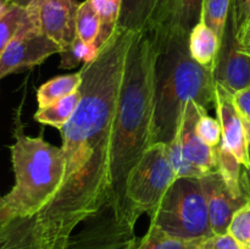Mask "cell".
<instances>
[{
	"mask_svg": "<svg viewBox=\"0 0 250 249\" xmlns=\"http://www.w3.org/2000/svg\"><path fill=\"white\" fill-rule=\"evenodd\" d=\"M81 100L80 89L45 107H41L34 114V120L43 124L61 129L72 117Z\"/></svg>",
	"mask_w": 250,
	"mask_h": 249,
	"instance_id": "obj_20",
	"label": "cell"
},
{
	"mask_svg": "<svg viewBox=\"0 0 250 249\" xmlns=\"http://www.w3.org/2000/svg\"><path fill=\"white\" fill-rule=\"evenodd\" d=\"M244 127H246V134H247V151H248V159L250 164V122L248 120L243 119Z\"/></svg>",
	"mask_w": 250,
	"mask_h": 249,
	"instance_id": "obj_35",
	"label": "cell"
},
{
	"mask_svg": "<svg viewBox=\"0 0 250 249\" xmlns=\"http://www.w3.org/2000/svg\"><path fill=\"white\" fill-rule=\"evenodd\" d=\"M41 1V0H6L5 2L7 4H15V5H19V6H23L27 7L32 4H36V2Z\"/></svg>",
	"mask_w": 250,
	"mask_h": 249,
	"instance_id": "obj_34",
	"label": "cell"
},
{
	"mask_svg": "<svg viewBox=\"0 0 250 249\" xmlns=\"http://www.w3.org/2000/svg\"><path fill=\"white\" fill-rule=\"evenodd\" d=\"M197 133L205 144L215 146L221 141V124L217 119L209 116L208 111H203L197 122Z\"/></svg>",
	"mask_w": 250,
	"mask_h": 249,
	"instance_id": "obj_28",
	"label": "cell"
},
{
	"mask_svg": "<svg viewBox=\"0 0 250 249\" xmlns=\"http://www.w3.org/2000/svg\"><path fill=\"white\" fill-rule=\"evenodd\" d=\"M205 110L197 103L188 102L175 138L167 144L177 178H202L217 171L216 150L205 144L197 133V122Z\"/></svg>",
	"mask_w": 250,
	"mask_h": 249,
	"instance_id": "obj_7",
	"label": "cell"
},
{
	"mask_svg": "<svg viewBox=\"0 0 250 249\" xmlns=\"http://www.w3.org/2000/svg\"><path fill=\"white\" fill-rule=\"evenodd\" d=\"M133 34L117 26L95 59L83 63L80 104L60 129L65 177L41 212L70 232L110 202L115 116Z\"/></svg>",
	"mask_w": 250,
	"mask_h": 249,
	"instance_id": "obj_1",
	"label": "cell"
},
{
	"mask_svg": "<svg viewBox=\"0 0 250 249\" xmlns=\"http://www.w3.org/2000/svg\"><path fill=\"white\" fill-rule=\"evenodd\" d=\"M204 0H160L148 32L155 41L189 38V33L202 20Z\"/></svg>",
	"mask_w": 250,
	"mask_h": 249,
	"instance_id": "obj_11",
	"label": "cell"
},
{
	"mask_svg": "<svg viewBox=\"0 0 250 249\" xmlns=\"http://www.w3.org/2000/svg\"><path fill=\"white\" fill-rule=\"evenodd\" d=\"M203 242L177 238L155 225H150L143 237H134L129 249H202Z\"/></svg>",
	"mask_w": 250,
	"mask_h": 249,
	"instance_id": "obj_19",
	"label": "cell"
},
{
	"mask_svg": "<svg viewBox=\"0 0 250 249\" xmlns=\"http://www.w3.org/2000/svg\"><path fill=\"white\" fill-rule=\"evenodd\" d=\"M90 2L99 15L102 23L99 38L97 41V46L100 49L103 44L109 41L119 26L122 0H90Z\"/></svg>",
	"mask_w": 250,
	"mask_h": 249,
	"instance_id": "obj_23",
	"label": "cell"
},
{
	"mask_svg": "<svg viewBox=\"0 0 250 249\" xmlns=\"http://www.w3.org/2000/svg\"><path fill=\"white\" fill-rule=\"evenodd\" d=\"M215 150H216L217 171L226 182L227 187L229 188L234 197H246L241 187V175L243 165L229 151V149L225 145L222 141H220V143L215 146Z\"/></svg>",
	"mask_w": 250,
	"mask_h": 249,
	"instance_id": "obj_21",
	"label": "cell"
},
{
	"mask_svg": "<svg viewBox=\"0 0 250 249\" xmlns=\"http://www.w3.org/2000/svg\"><path fill=\"white\" fill-rule=\"evenodd\" d=\"M156 58L158 48L153 37L146 31L134 32L115 116L111 197L107 204L117 219L125 221H128L125 190L129 171L144 151L155 144Z\"/></svg>",
	"mask_w": 250,
	"mask_h": 249,
	"instance_id": "obj_2",
	"label": "cell"
},
{
	"mask_svg": "<svg viewBox=\"0 0 250 249\" xmlns=\"http://www.w3.org/2000/svg\"><path fill=\"white\" fill-rule=\"evenodd\" d=\"M241 51L243 54H246V55L250 56V42L248 44H246V45H241Z\"/></svg>",
	"mask_w": 250,
	"mask_h": 249,
	"instance_id": "obj_36",
	"label": "cell"
},
{
	"mask_svg": "<svg viewBox=\"0 0 250 249\" xmlns=\"http://www.w3.org/2000/svg\"><path fill=\"white\" fill-rule=\"evenodd\" d=\"M215 109L221 124V141L242 165L249 166L246 127L243 117L234 105L233 95L219 83L215 87Z\"/></svg>",
	"mask_w": 250,
	"mask_h": 249,
	"instance_id": "obj_15",
	"label": "cell"
},
{
	"mask_svg": "<svg viewBox=\"0 0 250 249\" xmlns=\"http://www.w3.org/2000/svg\"><path fill=\"white\" fill-rule=\"evenodd\" d=\"M28 7L31 17L0 54V80L41 65L51 55L62 51L39 27L37 7L34 5Z\"/></svg>",
	"mask_w": 250,
	"mask_h": 249,
	"instance_id": "obj_8",
	"label": "cell"
},
{
	"mask_svg": "<svg viewBox=\"0 0 250 249\" xmlns=\"http://www.w3.org/2000/svg\"><path fill=\"white\" fill-rule=\"evenodd\" d=\"M202 249H242L238 242L229 233L212 234L205 239L202 244Z\"/></svg>",
	"mask_w": 250,
	"mask_h": 249,
	"instance_id": "obj_30",
	"label": "cell"
},
{
	"mask_svg": "<svg viewBox=\"0 0 250 249\" xmlns=\"http://www.w3.org/2000/svg\"><path fill=\"white\" fill-rule=\"evenodd\" d=\"M32 5L37 7L42 31L62 50L77 38L76 21L80 4L76 0H41Z\"/></svg>",
	"mask_w": 250,
	"mask_h": 249,
	"instance_id": "obj_13",
	"label": "cell"
},
{
	"mask_svg": "<svg viewBox=\"0 0 250 249\" xmlns=\"http://www.w3.org/2000/svg\"><path fill=\"white\" fill-rule=\"evenodd\" d=\"M239 43H241V45H246V44H248L250 42V22L248 24H247V27L244 28V31L242 32L241 37L238 38Z\"/></svg>",
	"mask_w": 250,
	"mask_h": 249,
	"instance_id": "obj_33",
	"label": "cell"
},
{
	"mask_svg": "<svg viewBox=\"0 0 250 249\" xmlns=\"http://www.w3.org/2000/svg\"><path fill=\"white\" fill-rule=\"evenodd\" d=\"M200 181L207 198L212 233H227L233 215L247 203H249L248 199L246 197H234L219 171L204 176L200 178Z\"/></svg>",
	"mask_w": 250,
	"mask_h": 249,
	"instance_id": "obj_14",
	"label": "cell"
},
{
	"mask_svg": "<svg viewBox=\"0 0 250 249\" xmlns=\"http://www.w3.org/2000/svg\"><path fill=\"white\" fill-rule=\"evenodd\" d=\"M188 44L190 55L198 63L209 68L215 67L221 41L204 22L200 21L190 31Z\"/></svg>",
	"mask_w": 250,
	"mask_h": 249,
	"instance_id": "obj_16",
	"label": "cell"
},
{
	"mask_svg": "<svg viewBox=\"0 0 250 249\" xmlns=\"http://www.w3.org/2000/svg\"><path fill=\"white\" fill-rule=\"evenodd\" d=\"M214 78L232 95L250 85V56L241 51V43L229 21L215 62Z\"/></svg>",
	"mask_w": 250,
	"mask_h": 249,
	"instance_id": "obj_12",
	"label": "cell"
},
{
	"mask_svg": "<svg viewBox=\"0 0 250 249\" xmlns=\"http://www.w3.org/2000/svg\"><path fill=\"white\" fill-rule=\"evenodd\" d=\"M233 102L242 117L250 122V85L233 94Z\"/></svg>",
	"mask_w": 250,
	"mask_h": 249,
	"instance_id": "obj_31",
	"label": "cell"
},
{
	"mask_svg": "<svg viewBox=\"0 0 250 249\" xmlns=\"http://www.w3.org/2000/svg\"><path fill=\"white\" fill-rule=\"evenodd\" d=\"M227 233L238 242L242 249H250V202L233 215Z\"/></svg>",
	"mask_w": 250,
	"mask_h": 249,
	"instance_id": "obj_27",
	"label": "cell"
},
{
	"mask_svg": "<svg viewBox=\"0 0 250 249\" xmlns=\"http://www.w3.org/2000/svg\"><path fill=\"white\" fill-rule=\"evenodd\" d=\"M229 21L239 38L250 22V0H231Z\"/></svg>",
	"mask_w": 250,
	"mask_h": 249,
	"instance_id": "obj_29",
	"label": "cell"
},
{
	"mask_svg": "<svg viewBox=\"0 0 250 249\" xmlns=\"http://www.w3.org/2000/svg\"><path fill=\"white\" fill-rule=\"evenodd\" d=\"M29 7L5 2L0 9V54L31 17Z\"/></svg>",
	"mask_w": 250,
	"mask_h": 249,
	"instance_id": "obj_22",
	"label": "cell"
},
{
	"mask_svg": "<svg viewBox=\"0 0 250 249\" xmlns=\"http://www.w3.org/2000/svg\"><path fill=\"white\" fill-rule=\"evenodd\" d=\"M149 217L150 225L186 241L203 242L214 234L200 178H176Z\"/></svg>",
	"mask_w": 250,
	"mask_h": 249,
	"instance_id": "obj_5",
	"label": "cell"
},
{
	"mask_svg": "<svg viewBox=\"0 0 250 249\" xmlns=\"http://www.w3.org/2000/svg\"><path fill=\"white\" fill-rule=\"evenodd\" d=\"M81 83H82L81 72L58 76V77L43 83L37 90L38 109L48 106V105L77 92L80 89Z\"/></svg>",
	"mask_w": 250,
	"mask_h": 249,
	"instance_id": "obj_18",
	"label": "cell"
},
{
	"mask_svg": "<svg viewBox=\"0 0 250 249\" xmlns=\"http://www.w3.org/2000/svg\"><path fill=\"white\" fill-rule=\"evenodd\" d=\"M177 178L168 156L167 144L149 146L127 177L126 217L136 226L143 214H150Z\"/></svg>",
	"mask_w": 250,
	"mask_h": 249,
	"instance_id": "obj_6",
	"label": "cell"
},
{
	"mask_svg": "<svg viewBox=\"0 0 250 249\" xmlns=\"http://www.w3.org/2000/svg\"><path fill=\"white\" fill-rule=\"evenodd\" d=\"M15 142L10 146L15 185L0 197V225L16 217L33 216L45 209L62 186L65 158L62 149L43 136L29 137L16 114Z\"/></svg>",
	"mask_w": 250,
	"mask_h": 249,
	"instance_id": "obj_4",
	"label": "cell"
},
{
	"mask_svg": "<svg viewBox=\"0 0 250 249\" xmlns=\"http://www.w3.org/2000/svg\"><path fill=\"white\" fill-rule=\"evenodd\" d=\"M72 236L38 212L2 222L0 249H72Z\"/></svg>",
	"mask_w": 250,
	"mask_h": 249,
	"instance_id": "obj_9",
	"label": "cell"
},
{
	"mask_svg": "<svg viewBox=\"0 0 250 249\" xmlns=\"http://www.w3.org/2000/svg\"><path fill=\"white\" fill-rule=\"evenodd\" d=\"M231 0H204L203 1L202 20L222 41L229 16Z\"/></svg>",
	"mask_w": 250,
	"mask_h": 249,
	"instance_id": "obj_25",
	"label": "cell"
},
{
	"mask_svg": "<svg viewBox=\"0 0 250 249\" xmlns=\"http://www.w3.org/2000/svg\"><path fill=\"white\" fill-rule=\"evenodd\" d=\"M100 28L102 23H100L99 15L95 11L90 0H84L81 2L77 10V21H76L78 38L88 44H97Z\"/></svg>",
	"mask_w": 250,
	"mask_h": 249,
	"instance_id": "obj_24",
	"label": "cell"
},
{
	"mask_svg": "<svg viewBox=\"0 0 250 249\" xmlns=\"http://www.w3.org/2000/svg\"><path fill=\"white\" fill-rule=\"evenodd\" d=\"M99 53V48L97 44H88L76 38L67 48L63 49L60 53V68L68 70L73 68L81 63H87L95 59Z\"/></svg>",
	"mask_w": 250,
	"mask_h": 249,
	"instance_id": "obj_26",
	"label": "cell"
},
{
	"mask_svg": "<svg viewBox=\"0 0 250 249\" xmlns=\"http://www.w3.org/2000/svg\"><path fill=\"white\" fill-rule=\"evenodd\" d=\"M83 224V228L72 236V249H129L136 237V226L117 219L109 205Z\"/></svg>",
	"mask_w": 250,
	"mask_h": 249,
	"instance_id": "obj_10",
	"label": "cell"
},
{
	"mask_svg": "<svg viewBox=\"0 0 250 249\" xmlns=\"http://www.w3.org/2000/svg\"><path fill=\"white\" fill-rule=\"evenodd\" d=\"M2 1H6V0H2Z\"/></svg>",
	"mask_w": 250,
	"mask_h": 249,
	"instance_id": "obj_37",
	"label": "cell"
},
{
	"mask_svg": "<svg viewBox=\"0 0 250 249\" xmlns=\"http://www.w3.org/2000/svg\"><path fill=\"white\" fill-rule=\"evenodd\" d=\"M154 39V38H153ZM189 38L155 41V143H171L188 102L204 109L215 107L214 68L192 58Z\"/></svg>",
	"mask_w": 250,
	"mask_h": 249,
	"instance_id": "obj_3",
	"label": "cell"
},
{
	"mask_svg": "<svg viewBox=\"0 0 250 249\" xmlns=\"http://www.w3.org/2000/svg\"><path fill=\"white\" fill-rule=\"evenodd\" d=\"M241 187L248 202H250V165L242 167Z\"/></svg>",
	"mask_w": 250,
	"mask_h": 249,
	"instance_id": "obj_32",
	"label": "cell"
},
{
	"mask_svg": "<svg viewBox=\"0 0 250 249\" xmlns=\"http://www.w3.org/2000/svg\"><path fill=\"white\" fill-rule=\"evenodd\" d=\"M160 0H122L119 27L128 31H146Z\"/></svg>",
	"mask_w": 250,
	"mask_h": 249,
	"instance_id": "obj_17",
	"label": "cell"
}]
</instances>
